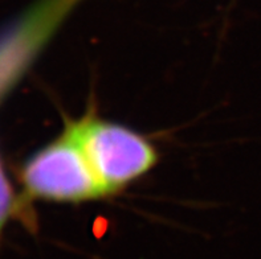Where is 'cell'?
<instances>
[{"mask_svg": "<svg viewBox=\"0 0 261 259\" xmlns=\"http://www.w3.org/2000/svg\"><path fill=\"white\" fill-rule=\"evenodd\" d=\"M15 204L12 200V192H11L10 184L4 177L2 167H0V230L6 223L7 218L12 214Z\"/></svg>", "mask_w": 261, "mask_h": 259, "instance_id": "cell-3", "label": "cell"}, {"mask_svg": "<svg viewBox=\"0 0 261 259\" xmlns=\"http://www.w3.org/2000/svg\"><path fill=\"white\" fill-rule=\"evenodd\" d=\"M106 194L118 192L151 169L158 160L145 136L116 122L88 114L68 122Z\"/></svg>", "mask_w": 261, "mask_h": 259, "instance_id": "cell-1", "label": "cell"}, {"mask_svg": "<svg viewBox=\"0 0 261 259\" xmlns=\"http://www.w3.org/2000/svg\"><path fill=\"white\" fill-rule=\"evenodd\" d=\"M24 194L53 203L79 204L105 196L83 148L69 128L31 156L21 172Z\"/></svg>", "mask_w": 261, "mask_h": 259, "instance_id": "cell-2", "label": "cell"}]
</instances>
